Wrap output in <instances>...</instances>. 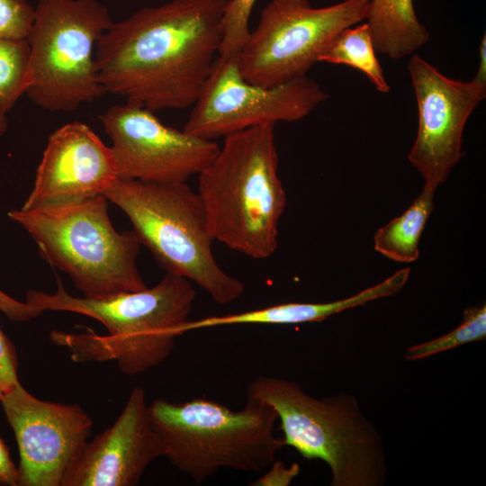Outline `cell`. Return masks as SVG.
<instances>
[{"label": "cell", "mask_w": 486, "mask_h": 486, "mask_svg": "<svg viewBox=\"0 0 486 486\" xmlns=\"http://www.w3.org/2000/svg\"><path fill=\"white\" fill-rule=\"evenodd\" d=\"M229 0H170L113 22L97 42L105 94L152 112L197 99L219 55Z\"/></svg>", "instance_id": "obj_1"}, {"label": "cell", "mask_w": 486, "mask_h": 486, "mask_svg": "<svg viewBox=\"0 0 486 486\" xmlns=\"http://www.w3.org/2000/svg\"><path fill=\"white\" fill-rule=\"evenodd\" d=\"M195 296L189 280L166 273L152 287L101 299L71 295L57 276L55 292L32 289L25 302L41 312H73L100 322L107 329L104 335L52 330L50 338L67 347L73 361H115L124 374L133 376L170 356L189 320Z\"/></svg>", "instance_id": "obj_2"}, {"label": "cell", "mask_w": 486, "mask_h": 486, "mask_svg": "<svg viewBox=\"0 0 486 486\" xmlns=\"http://www.w3.org/2000/svg\"><path fill=\"white\" fill-rule=\"evenodd\" d=\"M278 162L274 124L224 137L196 191L214 240L253 259L274 255L287 202Z\"/></svg>", "instance_id": "obj_3"}, {"label": "cell", "mask_w": 486, "mask_h": 486, "mask_svg": "<svg viewBox=\"0 0 486 486\" xmlns=\"http://www.w3.org/2000/svg\"><path fill=\"white\" fill-rule=\"evenodd\" d=\"M247 396L275 410L284 446L328 465L332 486L385 484L382 437L354 395L315 398L296 382L259 375L249 382Z\"/></svg>", "instance_id": "obj_4"}, {"label": "cell", "mask_w": 486, "mask_h": 486, "mask_svg": "<svg viewBox=\"0 0 486 486\" xmlns=\"http://www.w3.org/2000/svg\"><path fill=\"white\" fill-rule=\"evenodd\" d=\"M164 456L196 484L223 468L258 472L284 446L274 436L277 414L269 405L249 400L239 410L206 399L149 404Z\"/></svg>", "instance_id": "obj_5"}, {"label": "cell", "mask_w": 486, "mask_h": 486, "mask_svg": "<svg viewBox=\"0 0 486 486\" xmlns=\"http://www.w3.org/2000/svg\"><path fill=\"white\" fill-rule=\"evenodd\" d=\"M7 215L84 297L101 299L148 287L137 266L141 243L133 230L114 228L104 195L60 207L14 209Z\"/></svg>", "instance_id": "obj_6"}, {"label": "cell", "mask_w": 486, "mask_h": 486, "mask_svg": "<svg viewBox=\"0 0 486 486\" xmlns=\"http://www.w3.org/2000/svg\"><path fill=\"white\" fill-rule=\"evenodd\" d=\"M104 196L125 213L166 273L195 283L218 304L243 294L244 284L216 261L202 202L186 183L118 179Z\"/></svg>", "instance_id": "obj_7"}, {"label": "cell", "mask_w": 486, "mask_h": 486, "mask_svg": "<svg viewBox=\"0 0 486 486\" xmlns=\"http://www.w3.org/2000/svg\"><path fill=\"white\" fill-rule=\"evenodd\" d=\"M112 23L97 0H39L27 38L29 98L49 112H70L104 94L95 49Z\"/></svg>", "instance_id": "obj_8"}, {"label": "cell", "mask_w": 486, "mask_h": 486, "mask_svg": "<svg viewBox=\"0 0 486 486\" xmlns=\"http://www.w3.org/2000/svg\"><path fill=\"white\" fill-rule=\"evenodd\" d=\"M370 1L324 7L308 0L270 1L236 57L242 77L269 87L306 76L337 34L366 19Z\"/></svg>", "instance_id": "obj_9"}, {"label": "cell", "mask_w": 486, "mask_h": 486, "mask_svg": "<svg viewBox=\"0 0 486 486\" xmlns=\"http://www.w3.org/2000/svg\"><path fill=\"white\" fill-rule=\"evenodd\" d=\"M328 97L306 76L269 87L249 83L236 58L218 56L183 130L214 140L255 126L302 120Z\"/></svg>", "instance_id": "obj_10"}, {"label": "cell", "mask_w": 486, "mask_h": 486, "mask_svg": "<svg viewBox=\"0 0 486 486\" xmlns=\"http://www.w3.org/2000/svg\"><path fill=\"white\" fill-rule=\"evenodd\" d=\"M112 140L119 179L186 183L215 158L220 146L163 124L154 112L126 102L100 115Z\"/></svg>", "instance_id": "obj_11"}, {"label": "cell", "mask_w": 486, "mask_h": 486, "mask_svg": "<svg viewBox=\"0 0 486 486\" xmlns=\"http://www.w3.org/2000/svg\"><path fill=\"white\" fill-rule=\"evenodd\" d=\"M408 70L418 108V130L408 154L424 186L436 190L463 157L466 122L485 98L486 89L472 80L450 78L418 55Z\"/></svg>", "instance_id": "obj_12"}, {"label": "cell", "mask_w": 486, "mask_h": 486, "mask_svg": "<svg viewBox=\"0 0 486 486\" xmlns=\"http://www.w3.org/2000/svg\"><path fill=\"white\" fill-rule=\"evenodd\" d=\"M0 404L19 451L18 486H61L89 440L91 417L77 404L38 399L20 382Z\"/></svg>", "instance_id": "obj_13"}, {"label": "cell", "mask_w": 486, "mask_h": 486, "mask_svg": "<svg viewBox=\"0 0 486 486\" xmlns=\"http://www.w3.org/2000/svg\"><path fill=\"white\" fill-rule=\"evenodd\" d=\"M118 179L111 147L86 124L70 122L50 136L33 187L21 208L36 210L79 203L104 195Z\"/></svg>", "instance_id": "obj_14"}, {"label": "cell", "mask_w": 486, "mask_h": 486, "mask_svg": "<svg viewBox=\"0 0 486 486\" xmlns=\"http://www.w3.org/2000/svg\"><path fill=\"white\" fill-rule=\"evenodd\" d=\"M160 456L164 447L145 391L136 386L113 424L88 440L76 456L61 486H135Z\"/></svg>", "instance_id": "obj_15"}, {"label": "cell", "mask_w": 486, "mask_h": 486, "mask_svg": "<svg viewBox=\"0 0 486 486\" xmlns=\"http://www.w3.org/2000/svg\"><path fill=\"white\" fill-rule=\"evenodd\" d=\"M400 289L394 275L366 288L350 297L329 302H287L223 316H211L197 320H188L182 328L183 334L200 328L240 325H292L318 322L344 310L364 305L369 302L392 296Z\"/></svg>", "instance_id": "obj_16"}, {"label": "cell", "mask_w": 486, "mask_h": 486, "mask_svg": "<svg viewBox=\"0 0 486 486\" xmlns=\"http://www.w3.org/2000/svg\"><path fill=\"white\" fill-rule=\"evenodd\" d=\"M366 20L375 51L393 59L414 54L429 40L413 0H371Z\"/></svg>", "instance_id": "obj_17"}, {"label": "cell", "mask_w": 486, "mask_h": 486, "mask_svg": "<svg viewBox=\"0 0 486 486\" xmlns=\"http://www.w3.org/2000/svg\"><path fill=\"white\" fill-rule=\"evenodd\" d=\"M435 191L424 186L400 216L379 228L374 236V250L387 258L410 264L419 256V240L434 210Z\"/></svg>", "instance_id": "obj_18"}, {"label": "cell", "mask_w": 486, "mask_h": 486, "mask_svg": "<svg viewBox=\"0 0 486 486\" xmlns=\"http://www.w3.org/2000/svg\"><path fill=\"white\" fill-rule=\"evenodd\" d=\"M318 62L349 66L364 73L378 92L389 93L391 90L376 57L367 22L341 31L321 52Z\"/></svg>", "instance_id": "obj_19"}, {"label": "cell", "mask_w": 486, "mask_h": 486, "mask_svg": "<svg viewBox=\"0 0 486 486\" xmlns=\"http://www.w3.org/2000/svg\"><path fill=\"white\" fill-rule=\"evenodd\" d=\"M32 83L27 40H0V114L6 113Z\"/></svg>", "instance_id": "obj_20"}, {"label": "cell", "mask_w": 486, "mask_h": 486, "mask_svg": "<svg viewBox=\"0 0 486 486\" xmlns=\"http://www.w3.org/2000/svg\"><path fill=\"white\" fill-rule=\"evenodd\" d=\"M486 338V305L469 307L464 311L461 324L447 334L409 346L404 352L408 361L421 360L462 345Z\"/></svg>", "instance_id": "obj_21"}, {"label": "cell", "mask_w": 486, "mask_h": 486, "mask_svg": "<svg viewBox=\"0 0 486 486\" xmlns=\"http://www.w3.org/2000/svg\"><path fill=\"white\" fill-rule=\"evenodd\" d=\"M257 0H229L222 18L221 58H236L249 35V19Z\"/></svg>", "instance_id": "obj_22"}, {"label": "cell", "mask_w": 486, "mask_h": 486, "mask_svg": "<svg viewBox=\"0 0 486 486\" xmlns=\"http://www.w3.org/2000/svg\"><path fill=\"white\" fill-rule=\"evenodd\" d=\"M34 16L26 0H0V40H27Z\"/></svg>", "instance_id": "obj_23"}, {"label": "cell", "mask_w": 486, "mask_h": 486, "mask_svg": "<svg viewBox=\"0 0 486 486\" xmlns=\"http://www.w3.org/2000/svg\"><path fill=\"white\" fill-rule=\"evenodd\" d=\"M19 382L16 349L0 328V399Z\"/></svg>", "instance_id": "obj_24"}, {"label": "cell", "mask_w": 486, "mask_h": 486, "mask_svg": "<svg viewBox=\"0 0 486 486\" xmlns=\"http://www.w3.org/2000/svg\"><path fill=\"white\" fill-rule=\"evenodd\" d=\"M0 311L14 322H25L43 312L32 308L26 302L18 301L0 290Z\"/></svg>", "instance_id": "obj_25"}, {"label": "cell", "mask_w": 486, "mask_h": 486, "mask_svg": "<svg viewBox=\"0 0 486 486\" xmlns=\"http://www.w3.org/2000/svg\"><path fill=\"white\" fill-rule=\"evenodd\" d=\"M274 466L264 477L256 482H262L259 485H282L287 486L292 478L298 475L300 467L297 464H292L290 467H285L284 463L277 462L272 464ZM258 483H256L257 485Z\"/></svg>", "instance_id": "obj_26"}, {"label": "cell", "mask_w": 486, "mask_h": 486, "mask_svg": "<svg viewBox=\"0 0 486 486\" xmlns=\"http://www.w3.org/2000/svg\"><path fill=\"white\" fill-rule=\"evenodd\" d=\"M0 486H18V470L0 436Z\"/></svg>", "instance_id": "obj_27"}, {"label": "cell", "mask_w": 486, "mask_h": 486, "mask_svg": "<svg viewBox=\"0 0 486 486\" xmlns=\"http://www.w3.org/2000/svg\"><path fill=\"white\" fill-rule=\"evenodd\" d=\"M479 67L474 77L472 79L475 84L486 89V39L483 35L479 46Z\"/></svg>", "instance_id": "obj_28"}, {"label": "cell", "mask_w": 486, "mask_h": 486, "mask_svg": "<svg viewBox=\"0 0 486 486\" xmlns=\"http://www.w3.org/2000/svg\"><path fill=\"white\" fill-rule=\"evenodd\" d=\"M8 127L6 115L0 114V138L4 136Z\"/></svg>", "instance_id": "obj_29"}]
</instances>
